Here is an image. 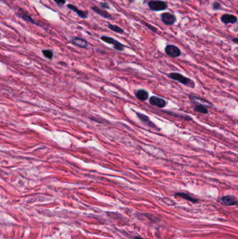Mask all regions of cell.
<instances>
[{"label": "cell", "mask_w": 238, "mask_h": 239, "mask_svg": "<svg viewBox=\"0 0 238 239\" xmlns=\"http://www.w3.org/2000/svg\"><path fill=\"white\" fill-rule=\"evenodd\" d=\"M168 76L170 78H171V79H173L176 81H178V82L182 83V85L190 87V88L193 89L195 87V83L193 82V80H192L187 77H185L184 76L179 74V73H177V72L170 73V74L168 75Z\"/></svg>", "instance_id": "cell-1"}, {"label": "cell", "mask_w": 238, "mask_h": 239, "mask_svg": "<svg viewBox=\"0 0 238 239\" xmlns=\"http://www.w3.org/2000/svg\"><path fill=\"white\" fill-rule=\"evenodd\" d=\"M101 40L107 43H109V44L112 45L114 49L119 51H123L124 48H125V46L120 43V41H118L117 40H115L114 38L110 37L108 36H102L101 37Z\"/></svg>", "instance_id": "cell-2"}, {"label": "cell", "mask_w": 238, "mask_h": 239, "mask_svg": "<svg viewBox=\"0 0 238 239\" xmlns=\"http://www.w3.org/2000/svg\"><path fill=\"white\" fill-rule=\"evenodd\" d=\"M16 16L17 17L24 20V21L25 22H31L36 26H40V23L37 22L35 20L31 17V16L30 15V14H29L27 12H26L24 9H22V8H18V12L16 13Z\"/></svg>", "instance_id": "cell-3"}, {"label": "cell", "mask_w": 238, "mask_h": 239, "mask_svg": "<svg viewBox=\"0 0 238 239\" xmlns=\"http://www.w3.org/2000/svg\"><path fill=\"white\" fill-rule=\"evenodd\" d=\"M148 7L152 11H164L168 8L166 3L159 0H152L148 2Z\"/></svg>", "instance_id": "cell-4"}, {"label": "cell", "mask_w": 238, "mask_h": 239, "mask_svg": "<svg viewBox=\"0 0 238 239\" xmlns=\"http://www.w3.org/2000/svg\"><path fill=\"white\" fill-rule=\"evenodd\" d=\"M165 52L168 56L173 58L178 57L182 54L180 49L174 45H168L165 46Z\"/></svg>", "instance_id": "cell-5"}, {"label": "cell", "mask_w": 238, "mask_h": 239, "mask_svg": "<svg viewBox=\"0 0 238 239\" xmlns=\"http://www.w3.org/2000/svg\"><path fill=\"white\" fill-rule=\"evenodd\" d=\"M161 21L166 25H172L176 22V17L173 13L165 12L161 15Z\"/></svg>", "instance_id": "cell-6"}, {"label": "cell", "mask_w": 238, "mask_h": 239, "mask_svg": "<svg viewBox=\"0 0 238 239\" xmlns=\"http://www.w3.org/2000/svg\"><path fill=\"white\" fill-rule=\"evenodd\" d=\"M136 114H137V116L139 118V119L140 120V121L143 122L145 124L147 125V126L150 127L151 128H153V129L160 130V129L156 127V125L154 123V122H152V121L150 120V119L149 117H148V116L144 115V114H142V113H138V112L136 113Z\"/></svg>", "instance_id": "cell-7"}, {"label": "cell", "mask_w": 238, "mask_h": 239, "mask_svg": "<svg viewBox=\"0 0 238 239\" xmlns=\"http://www.w3.org/2000/svg\"><path fill=\"white\" fill-rule=\"evenodd\" d=\"M70 42L73 45L81 48H87L89 46L88 42L85 39H81V38H79V37L72 38L70 41Z\"/></svg>", "instance_id": "cell-8"}, {"label": "cell", "mask_w": 238, "mask_h": 239, "mask_svg": "<svg viewBox=\"0 0 238 239\" xmlns=\"http://www.w3.org/2000/svg\"><path fill=\"white\" fill-rule=\"evenodd\" d=\"M150 104H152V106L161 108V109L164 108L166 106V101H165L164 99L159 97H156V96H153V97L150 99Z\"/></svg>", "instance_id": "cell-9"}, {"label": "cell", "mask_w": 238, "mask_h": 239, "mask_svg": "<svg viewBox=\"0 0 238 239\" xmlns=\"http://www.w3.org/2000/svg\"><path fill=\"white\" fill-rule=\"evenodd\" d=\"M189 100L192 101L193 103L196 104L198 105H202V106H212L210 102H209L208 101H207L205 99H202L200 97H198V96H195V95H190L189 96Z\"/></svg>", "instance_id": "cell-10"}, {"label": "cell", "mask_w": 238, "mask_h": 239, "mask_svg": "<svg viewBox=\"0 0 238 239\" xmlns=\"http://www.w3.org/2000/svg\"><path fill=\"white\" fill-rule=\"evenodd\" d=\"M67 8H69L70 10L73 11L74 12H75L78 16L80 17V18L87 19L88 17V15H89L88 11H81L80 9H78V8L75 7V6H74L73 4H69L67 5Z\"/></svg>", "instance_id": "cell-11"}, {"label": "cell", "mask_w": 238, "mask_h": 239, "mask_svg": "<svg viewBox=\"0 0 238 239\" xmlns=\"http://www.w3.org/2000/svg\"><path fill=\"white\" fill-rule=\"evenodd\" d=\"M92 10H93V11H94V12H95L97 14H98V15H99L100 16L104 17V18L109 19V20L114 19L112 17V16L110 15V14L108 12V11H106L103 9H101L100 8H98V7H96V6L92 7Z\"/></svg>", "instance_id": "cell-12"}, {"label": "cell", "mask_w": 238, "mask_h": 239, "mask_svg": "<svg viewBox=\"0 0 238 239\" xmlns=\"http://www.w3.org/2000/svg\"><path fill=\"white\" fill-rule=\"evenodd\" d=\"M221 20L224 24H234L237 21V18L236 16L226 13L221 17Z\"/></svg>", "instance_id": "cell-13"}, {"label": "cell", "mask_w": 238, "mask_h": 239, "mask_svg": "<svg viewBox=\"0 0 238 239\" xmlns=\"http://www.w3.org/2000/svg\"><path fill=\"white\" fill-rule=\"evenodd\" d=\"M221 202L226 206H234L237 204L238 201L236 197L231 195L221 197Z\"/></svg>", "instance_id": "cell-14"}, {"label": "cell", "mask_w": 238, "mask_h": 239, "mask_svg": "<svg viewBox=\"0 0 238 239\" xmlns=\"http://www.w3.org/2000/svg\"><path fill=\"white\" fill-rule=\"evenodd\" d=\"M135 95L140 101H145L149 97V93H148L147 90L143 89L137 90L135 93Z\"/></svg>", "instance_id": "cell-15"}, {"label": "cell", "mask_w": 238, "mask_h": 239, "mask_svg": "<svg viewBox=\"0 0 238 239\" xmlns=\"http://www.w3.org/2000/svg\"><path fill=\"white\" fill-rule=\"evenodd\" d=\"M175 197H179L182 198V199H184L187 201H189L193 203H197L198 202V200L195 198L190 196L189 194H188L187 193H184V192H178V193L175 194Z\"/></svg>", "instance_id": "cell-16"}, {"label": "cell", "mask_w": 238, "mask_h": 239, "mask_svg": "<svg viewBox=\"0 0 238 239\" xmlns=\"http://www.w3.org/2000/svg\"><path fill=\"white\" fill-rule=\"evenodd\" d=\"M193 110L196 112H198L200 113H202V114H208V110L206 106H202V105H197L196 106L194 107Z\"/></svg>", "instance_id": "cell-17"}, {"label": "cell", "mask_w": 238, "mask_h": 239, "mask_svg": "<svg viewBox=\"0 0 238 239\" xmlns=\"http://www.w3.org/2000/svg\"><path fill=\"white\" fill-rule=\"evenodd\" d=\"M108 27L110 29V30H111L112 31L115 32H116V33L122 34V33L124 32V30H123V29H121V27H118V26H117V25H112V24H108Z\"/></svg>", "instance_id": "cell-18"}, {"label": "cell", "mask_w": 238, "mask_h": 239, "mask_svg": "<svg viewBox=\"0 0 238 239\" xmlns=\"http://www.w3.org/2000/svg\"><path fill=\"white\" fill-rule=\"evenodd\" d=\"M42 53L45 58H47L48 60H52L54 56V53L53 51L50 50V49H46V50H43Z\"/></svg>", "instance_id": "cell-19"}, {"label": "cell", "mask_w": 238, "mask_h": 239, "mask_svg": "<svg viewBox=\"0 0 238 239\" xmlns=\"http://www.w3.org/2000/svg\"><path fill=\"white\" fill-rule=\"evenodd\" d=\"M144 24L147 26V28L149 29V30H150L151 31L154 32H156L157 31V29H156L155 27H154V26L151 25H150V24H148V23H147V22H144Z\"/></svg>", "instance_id": "cell-20"}, {"label": "cell", "mask_w": 238, "mask_h": 239, "mask_svg": "<svg viewBox=\"0 0 238 239\" xmlns=\"http://www.w3.org/2000/svg\"><path fill=\"white\" fill-rule=\"evenodd\" d=\"M101 7H102L104 9H110V7L109 4L107 2H101Z\"/></svg>", "instance_id": "cell-21"}, {"label": "cell", "mask_w": 238, "mask_h": 239, "mask_svg": "<svg viewBox=\"0 0 238 239\" xmlns=\"http://www.w3.org/2000/svg\"><path fill=\"white\" fill-rule=\"evenodd\" d=\"M212 8L214 10H219L221 8V4H219V3L214 2L212 4Z\"/></svg>", "instance_id": "cell-22"}, {"label": "cell", "mask_w": 238, "mask_h": 239, "mask_svg": "<svg viewBox=\"0 0 238 239\" xmlns=\"http://www.w3.org/2000/svg\"><path fill=\"white\" fill-rule=\"evenodd\" d=\"M54 2L56 3L58 6H62L66 4V0H54Z\"/></svg>", "instance_id": "cell-23"}, {"label": "cell", "mask_w": 238, "mask_h": 239, "mask_svg": "<svg viewBox=\"0 0 238 239\" xmlns=\"http://www.w3.org/2000/svg\"><path fill=\"white\" fill-rule=\"evenodd\" d=\"M232 41H233L234 43L238 44V38H233V39H232Z\"/></svg>", "instance_id": "cell-24"}, {"label": "cell", "mask_w": 238, "mask_h": 239, "mask_svg": "<svg viewBox=\"0 0 238 239\" xmlns=\"http://www.w3.org/2000/svg\"><path fill=\"white\" fill-rule=\"evenodd\" d=\"M135 239H144V238H141V237H136V238H135Z\"/></svg>", "instance_id": "cell-25"}, {"label": "cell", "mask_w": 238, "mask_h": 239, "mask_svg": "<svg viewBox=\"0 0 238 239\" xmlns=\"http://www.w3.org/2000/svg\"><path fill=\"white\" fill-rule=\"evenodd\" d=\"M129 1L130 3H132V2H134V0H129Z\"/></svg>", "instance_id": "cell-26"}]
</instances>
